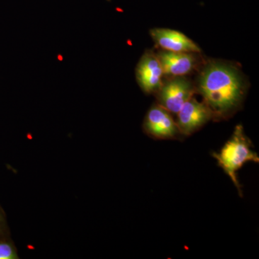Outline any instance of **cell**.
Wrapping results in <instances>:
<instances>
[{
  "label": "cell",
  "mask_w": 259,
  "mask_h": 259,
  "mask_svg": "<svg viewBox=\"0 0 259 259\" xmlns=\"http://www.w3.org/2000/svg\"><path fill=\"white\" fill-rule=\"evenodd\" d=\"M194 84L195 94L202 97L214 121L228 120L239 111L248 89L239 66L219 59L202 62Z\"/></svg>",
  "instance_id": "cell-1"
},
{
  "label": "cell",
  "mask_w": 259,
  "mask_h": 259,
  "mask_svg": "<svg viewBox=\"0 0 259 259\" xmlns=\"http://www.w3.org/2000/svg\"><path fill=\"white\" fill-rule=\"evenodd\" d=\"M212 156L230 177L242 197L241 186L237 178V171L247 162H259L258 154L253 151L251 141L245 135L243 126L237 125L231 139L220 152L213 153Z\"/></svg>",
  "instance_id": "cell-2"
},
{
  "label": "cell",
  "mask_w": 259,
  "mask_h": 259,
  "mask_svg": "<svg viewBox=\"0 0 259 259\" xmlns=\"http://www.w3.org/2000/svg\"><path fill=\"white\" fill-rule=\"evenodd\" d=\"M155 95L158 105L177 115L184 104L195 95L194 82L187 76H166Z\"/></svg>",
  "instance_id": "cell-3"
},
{
  "label": "cell",
  "mask_w": 259,
  "mask_h": 259,
  "mask_svg": "<svg viewBox=\"0 0 259 259\" xmlns=\"http://www.w3.org/2000/svg\"><path fill=\"white\" fill-rule=\"evenodd\" d=\"M176 123L181 136H189L213 120L212 112L203 101L192 97L177 112Z\"/></svg>",
  "instance_id": "cell-4"
},
{
  "label": "cell",
  "mask_w": 259,
  "mask_h": 259,
  "mask_svg": "<svg viewBox=\"0 0 259 259\" xmlns=\"http://www.w3.org/2000/svg\"><path fill=\"white\" fill-rule=\"evenodd\" d=\"M143 128L148 136L156 139H177L181 136L171 113L157 103L148 110Z\"/></svg>",
  "instance_id": "cell-5"
},
{
  "label": "cell",
  "mask_w": 259,
  "mask_h": 259,
  "mask_svg": "<svg viewBox=\"0 0 259 259\" xmlns=\"http://www.w3.org/2000/svg\"><path fill=\"white\" fill-rule=\"evenodd\" d=\"M136 76L140 88L146 95L157 93L164 75L156 53L147 50L143 54L136 66Z\"/></svg>",
  "instance_id": "cell-6"
},
{
  "label": "cell",
  "mask_w": 259,
  "mask_h": 259,
  "mask_svg": "<svg viewBox=\"0 0 259 259\" xmlns=\"http://www.w3.org/2000/svg\"><path fill=\"white\" fill-rule=\"evenodd\" d=\"M166 76H187L202 64L198 53L174 52L163 50L156 53Z\"/></svg>",
  "instance_id": "cell-7"
},
{
  "label": "cell",
  "mask_w": 259,
  "mask_h": 259,
  "mask_svg": "<svg viewBox=\"0 0 259 259\" xmlns=\"http://www.w3.org/2000/svg\"><path fill=\"white\" fill-rule=\"evenodd\" d=\"M150 34L156 45L163 50L198 54L202 51L195 42L178 30L168 28H153L150 30Z\"/></svg>",
  "instance_id": "cell-8"
},
{
  "label": "cell",
  "mask_w": 259,
  "mask_h": 259,
  "mask_svg": "<svg viewBox=\"0 0 259 259\" xmlns=\"http://www.w3.org/2000/svg\"><path fill=\"white\" fill-rule=\"evenodd\" d=\"M18 255L14 245L8 242L0 241V259H16Z\"/></svg>",
  "instance_id": "cell-9"
},
{
  "label": "cell",
  "mask_w": 259,
  "mask_h": 259,
  "mask_svg": "<svg viewBox=\"0 0 259 259\" xmlns=\"http://www.w3.org/2000/svg\"><path fill=\"white\" fill-rule=\"evenodd\" d=\"M5 218L4 216L2 214L1 211H0V234H1L2 232L3 231V228H5Z\"/></svg>",
  "instance_id": "cell-10"
}]
</instances>
